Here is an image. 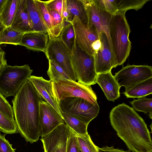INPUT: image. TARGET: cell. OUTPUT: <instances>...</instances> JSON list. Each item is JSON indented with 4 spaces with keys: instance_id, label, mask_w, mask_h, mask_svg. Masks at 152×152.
<instances>
[{
    "instance_id": "8fae6325",
    "label": "cell",
    "mask_w": 152,
    "mask_h": 152,
    "mask_svg": "<svg viewBox=\"0 0 152 152\" xmlns=\"http://www.w3.org/2000/svg\"><path fill=\"white\" fill-rule=\"evenodd\" d=\"M72 24L76 44L82 50L94 56L101 45L99 35L96 31L88 28L80 22Z\"/></svg>"
},
{
    "instance_id": "83f0119b",
    "label": "cell",
    "mask_w": 152,
    "mask_h": 152,
    "mask_svg": "<svg viewBox=\"0 0 152 152\" xmlns=\"http://www.w3.org/2000/svg\"><path fill=\"white\" fill-rule=\"evenodd\" d=\"M49 12L51 16L52 21L51 38H57L59 37L66 22L57 11H50Z\"/></svg>"
},
{
    "instance_id": "e0dca14e",
    "label": "cell",
    "mask_w": 152,
    "mask_h": 152,
    "mask_svg": "<svg viewBox=\"0 0 152 152\" xmlns=\"http://www.w3.org/2000/svg\"><path fill=\"white\" fill-rule=\"evenodd\" d=\"M96 82L101 87L108 100L114 102L120 97L121 87L111 71L97 74Z\"/></svg>"
},
{
    "instance_id": "ab89813d",
    "label": "cell",
    "mask_w": 152,
    "mask_h": 152,
    "mask_svg": "<svg viewBox=\"0 0 152 152\" xmlns=\"http://www.w3.org/2000/svg\"><path fill=\"white\" fill-rule=\"evenodd\" d=\"M5 52L1 48L0 45V67L1 68L7 64L5 58Z\"/></svg>"
},
{
    "instance_id": "7402d4cb",
    "label": "cell",
    "mask_w": 152,
    "mask_h": 152,
    "mask_svg": "<svg viewBox=\"0 0 152 152\" xmlns=\"http://www.w3.org/2000/svg\"><path fill=\"white\" fill-rule=\"evenodd\" d=\"M23 33L13 29L11 26L6 27L0 34V45L6 44L19 45Z\"/></svg>"
},
{
    "instance_id": "44dd1931",
    "label": "cell",
    "mask_w": 152,
    "mask_h": 152,
    "mask_svg": "<svg viewBox=\"0 0 152 152\" xmlns=\"http://www.w3.org/2000/svg\"><path fill=\"white\" fill-rule=\"evenodd\" d=\"M124 94L127 98H140L152 93V77L137 84Z\"/></svg>"
},
{
    "instance_id": "3957f363",
    "label": "cell",
    "mask_w": 152,
    "mask_h": 152,
    "mask_svg": "<svg viewBox=\"0 0 152 152\" xmlns=\"http://www.w3.org/2000/svg\"><path fill=\"white\" fill-rule=\"evenodd\" d=\"M125 13L117 12L112 15L110 23L109 35L115 67L125 62L131 49L129 39L130 29Z\"/></svg>"
},
{
    "instance_id": "d6986e66",
    "label": "cell",
    "mask_w": 152,
    "mask_h": 152,
    "mask_svg": "<svg viewBox=\"0 0 152 152\" xmlns=\"http://www.w3.org/2000/svg\"><path fill=\"white\" fill-rule=\"evenodd\" d=\"M68 11V23L79 22L88 28V18L83 0H66Z\"/></svg>"
},
{
    "instance_id": "4316f807",
    "label": "cell",
    "mask_w": 152,
    "mask_h": 152,
    "mask_svg": "<svg viewBox=\"0 0 152 152\" xmlns=\"http://www.w3.org/2000/svg\"><path fill=\"white\" fill-rule=\"evenodd\" d=\"M150 0H115L117 12H125L130 10H138Z\"/></svg>"
},
{
    "instance_id": "60d3db41",
    "label": "cell",
    "mask_w": 152,
    "mask_h": 152,
    "mask_svg": "<svg viewBox=\"0 0 152 152\" xmlns=\"http://www.w3.org/2000/svg\"><path fill=\"white\" fill-rule=\"evenodd\" d=\"M7 0H0V15L4 8Z\"/></svg>"
},
{
    "instance_id": "30bf717a",
    "label": "cell",
    "mask_w": 152,
    "mask_h": 152,
    "mask_svg": "<svg viewBox=\"0 0 152 152\" xmlns=\"http://www.w3.org/2000/svg\"><path fill=\"white\" fill-rule=\"evenodd\" d=\"M86 9L88 18V28L96 31L100 35L104 33L111 48L109 35L110 21L112 16L99 7L95 0H83Z\"/></svg>"
},
{
    "instance_id": "1f68e13d",
    "label": "cell",
    "mask_w": 152,
    "mask_h": 152,
    "mask_svg": "<svg viewBox=\"0 0 152 152\" xmlns=\"http://www.w3.org/2000/svg\"><path fill=\"white\" fill-rule=\"evenodd\" d=\"M0 131L6 134H13L18 132L15 121L10 119L0 112Z\"/></svg>"
},
{
    "instance_id": "5b68a950",
    "label": "cell",
    "mask_w": 152,
    "mask_h": 152,
    "mask_svg": "<svg viewBox=\"0 0 152 152\" xmlns=\"http://www.w3.org/2000/svg\"><path fill=\"white\" fill-rule=\"evenodd\" d=\"M71 53L73 68L78 82L90 86L96 84L97 74L94 56L82 50L76 43Z\"/></svg>"
},
{
    "instance_id": "836d02e7",
    "label": "cell",
    "mask_w": 152,
    "mask_h": 152,
    "mask_svg": "<svg viewBox=\"0 0 152 152\" xmlns=\"http://www.w3.org/2000/svg\"><path fill=\"white\" fill-rule=\"evenodd\" d=\"M96 5L112 15L117 12L115 0H95Z\"/></svg>"
},
{
    "instance_id": "7c38bea8",
    "label": "cell",
    "mask_w": 152,
    "mask_h": 152,
    "mask_svg": "<svg viewBox=\"0 0 152 152\" xmlns=\"http://www.w3.org/2000/svg\"><path fill=\"white\" fill-rule=\"evenodd\" d=\"M70 132V128L64 123L41 137L44 152H66Z\"/></svg>"
},
{
    "instance_id": "8992f818",
    "label": "cell",
    "mask_w": 152,
    "mask_h": 152,
    "mask_svg": "<svg viewBox=\"0 0 152 152\" xmlns=\"http://www.w3.org/2000/svg\"><path fill=\"white\" fill-rule=\"evenodd\" d=\"M54 96L57 102L70 97L83 99L90 103H97V98L91 86L71 80H60L52 82Z\"/></svg>"
},
{
    "instance_id": "d4e9b609",
    "label": "cell",
    "mask_w": 152,
    "mask_h": 152,
    "mask_svg": "<svg viewBox=\"0 0 152 152\" xmlns=\"http://www.w3.org/2000/svg\"><path fill=\"white\" fill-rule=\"evenodd\" d=\"M47 71L50 80L52 82L60 80H72L63 69L54 60H49Z\"/></svg>"
},
{
    "instance_id": "8d00e7d4",
    "label": "cell",
    "mask_w": 152,
    "mask_h": 152,
    "mask_svg": "<svg viewBox=\"0 0 152 152\" xmlns=\"http://www.w3.org/2000/svg\"><path fill=\"white\" fill-rule=\"evenodd\" d=\"M15 149L6 139L5 135L0 134V152H15Z\"/></svg>"
},
{
    "instance_id": "9a60e30c",
    "label": "cell",
    "mask_w": 152,
    "mask_h": 152,
    "mask_svg": "<svg viewBox=\"0 0 152 152\" xmlns=\"http://www.w3.org/2000/svg\"><path fill=\"white\" fill-rule=\"evenodd\" d=\"M28 79L42 99L52 106L63 118L58 102L53 93L52 82L42 77L31 76Z\"/></svg>"
},
{
    "instance_id": "2e32d148",
    "label": "cell",
    "mask_w": 152,
    "mask_h": 152,
    "mask_svg": "<svg viewBox=\"0 0 152 152\" xmlns=\"http://www.w3.org/2000/svg\"><path fill=\"white\" fill-rule=\"evenodd\" d=\"M49 40L47 32L31 31L23 33L19 45L31 50L44 53Z\"/></svg>"
},
{
    "instance_id": "484cf974",
    "label": "cell",
    "mask_w": 152,
    "mask_h": 152,
    "mask_svg": "<svg viewBox=\"0 0 152 152\" xmlns=\"http://www.w3.org/2000/svg\"><path fill=\"white\" fill-rule=\"evenodd\" d=\"M59 37L71 53L76 44L73 24L70 23L65 24Z\"/></svg>"
},
{
    "instance_id": "7bdbcfd3",
    "label": "cell",
    "mask_w": 152,
    "mask_h": 152,
    "mask_svg": "<svg viewBox=\"0 0 152 152\" xmlns=\"http://www.w3.org/2000/svg\"><path fill=\"white\" fill-rule=\"evenodd\" d=\"M80 152H82V151H81V150L80 149Z\"/></svg>"
},
{
    "instance_id": "74e56055",
    "label": "cell",
    "mask_w": 152,
    "mask_h": 152,
    "mask_svg": "<svg viewBox=\"0 0 152 152\" xmlns=\"http://www.w3.org/2000/svg\"><path fill=\"white\" fill-rule=\"evenodd\" d=\"M98 152H131L129 150L124 151L118 148H115L113 146H106L102 148H98Z\"/></svg>"
},
{
    "instance_id": "b9f144b4",
    "label": "cell",
    "mask_w": 152,
    "mask_h": 152,
    "mask_svg": "<svg viewBox=\"0 0 152 152\" xmlns=\"http://www.w3.org/2000/svg\"><path fill=\"white\" fill-rule=\"evenodd\" d=\"M6 27L2 22L0 19V34Z\"/></svg>"
},
{
    "instance_id": "f1b7e54d",
    "label": "cell",
    "mask_w": 152,
    "mask_h": 152,
    "mask_svg": "<svg viewBox=\"0 0 152 152\" xmlns=\"http://www.w3.org/2000/svg\"><path fill=\"white\" fill-rule=\"evenodd\" d=\"M134 110L142 112L145 114L149 113L150 118H152V99L147 98L145 97L134 99L130 102Z\"/></svg>"
},
{
    "instance_id": "52a82bcc",
    "label": "cell",
    "mask_w": 152,
    "mask_h": 152,
    "mask_svg": "<svg viewBox=\"0 0 152 152\" xmlns=\"http://www.w3.org/2000/svg\"><path fill=\"white\" fill-rule=\"evenodd\" d=\"M61 112L65 113L88 125L99 110L98 104H91L79 97H70L57 101Z\"/></svg>"
},
{
    "instance_id": "d6a6232c",
    "label": "cell",
    "mask_w": 152,
    "mask_h": 152,
    "mask_svg": "<svg viewBox=\"0 0 152 152\" xmlns=\"http://www.w3.org/2000/svg\"><path fill=\"white\" fill-rule=\"evenodd\" d=\"M0 112L12 121L14 115L12 108L6 98L0 92Z\"/></svg>"
},
{
    "instance_id": "4dcf8cb0",
    "label": "cell",
    "mask_w": 152,
    "mask_h": 152,
    "mask_svg": "<svg viewBox=\"0 0 152 152\" xmlns=\"http://www.w3.org/2000/svg\"><path fill=\"white\" fill-rule=\"evenodd\" d=\"M75 134L79 149L82 152H98V147L94 143L88 133L84 135Z\"/></svg>"
},
{
    "instance_id": "e575fe53",
    "label": "cell",
    "mask_w": 152,
    "mask_h": 152,
    "mask_svg": "<svg viewBox=\"0 0 152 152\" xmlns=\"http://www.w3.org/2000/svg\"><path fill=\"white\" fill-rule=\"evenodd\" d=\"M66 152H80L77 137L75 132L71 129Z\"/></svg>"
},
{
    "instance_id": "cb8c5ba5",
    "label": "cell",
    "mask_w": 152,
    "mask_h": 152,
    "mask_svg": "<svg viewBox=\"0 0 152 152\" xmlns=\"http://www.w3.org/2000/svg\"><path fill=\"white\" fill-rule=\"evenodd\" d=\"M66 124L76 134L84 135L88 134V125L70 115L61 112Z\"/></svg>"
},
{
    "instance_id": "9c48e42d",
    "label": "cell",
    "mask_w": 152,
    "mask_h": 152,
    "mask_svg": "<svg viewBox=\"0 0 152 152\" xmlns=\"http://www.w3.org/2000/svg\"><path fill=\"white\" fill-rule=\"evenodd\" d=\"M114 77L120 86L124 87L126 91L152 77V67L147 65H127L116 73Z\"/></svg>"
},
{
    "instance_id": "ee69618b",
    "label": "cell",
    "mask_w": 152,
    "mask_h": 152,
    "mask_svg": "<svg viewBox=\"0 0 152 152\" xmlns=\"http://www.w3.org/2000/svg\"><path fill=\"white\" fill-rule=\"evenodd\" d=\"M1 68L0 67V70L1 69Z\"/></svg>"
},
{
    "instance_id": "f546056e",
    "label": "cell",
    "mask_w": 152,
    "mask_h": 152,
    "mask_svg": "<svg viewBox=\"0 0 152 152\" xmlns=\"http://www.w3.org/2000/svg\"><path fill=\"white\" fill-rule=\"evenodd\" d=\"M42 20L48 31L49 39L51 38L52 31V21L51 16L44 2L39 0H34Z\"/></svg>"
},
{
    "instance_id": "ffe728a7",
    "label": "cell",
    "mask_w": 152,
    "mask_h": 152,
    "mask_svg": "<svg viewBox=\"0 0 152 152\" xmlns=\"http://www.w3.org/2000/svg\"><path fill=\"white\" fill-rule=\"evenodd\" d=\"M26 7L32 24L33 31L47 32L48 28L44 22L34 0H26Z\"/></svg>"
},
{
    "instance_id": "5bb4252c",
    "label": "cell",
    "mask_w": 152,
    "mask_h": 152,
    "mask_svg": "<svg viewBox=\"0 0 152 152\" xmlns=\"http://www.w3.org/2000/svg\"><path fill=\"white\" fill-rule=\"evenodd\" d=\"M64 123L63 118L52 106L43 100L40 102L39 126L41 137L48 134L60 125Z\"/></svg>"
},
{
    "instance_id": "277c9868",
    "label": "cell",
    "mask_w": 152,
    "mask_h": 152,
    "mask_svg": "<svg viewBox=\"0 0 152 152\" xmlns=\"http://www.w3.org/2000/svg\"><path fill=\"white\" fill-rule=\"evenodd\" d=\"M33 70L28 65L11 66L7 64L0 70V92L5 98L14 96L31 76Z\"/></svg>"
},
{
    "instance_id": "7a4b0ae2",
    "label": "cell",
    "mask_w": 152,
    "mask_h": 152,
    "mask_svg": "<svg viewBox=\"0 0 152 152\" xmlns=\"http://www.w3.org/2000/svg\"><path fill=\"white\" fill-rule=\"evenodd\" d=\"M43 100L28 79L12 100V109L18 132L27 142H37L40 136L39 111Z\"/></svg>"
},
{
    "instance_id": "ba28073f",
    "label": "cell",
    "mask_w": 152,
    "mask_h": 152,
    "mask_svg": "<svg viewBox=\"0 0 152 152\" xmlns=\"http://www.w3.org/2000/svg\"><path fill=\"white\" fill-rule=\"evenodd\" d=\"M44 53L48 60H55L71 79L76 81L77 79L73 68L71 52L59 37L49 39Z\"/></svg>"
},
{
    "instance_id": "d590c367",
    "label": "cell",
    "mask_w": 152,
    "mask_h": 152,
    "mask_svg": "<svg viewBox=\"0 0 152 152\" xmlns=\"http://www.w3.org/2000/svg\"><path fill=\"white\" fill-rule=\"evenodd\" d=\"M63 0H53L44 1L48 11H56L62 17V8Z\"/></svg>"
},
{
    "instance_id": "603a6c76",
    "label": "cell",
    "mask_w": 152,
    "mask_h": 152,
    "mask_svg": "<svg viewBox=\"0 0 152 152\" xmlns=\"http://www.w3.org/2000/svg\"><path fill=\"white\" fill-rule=\"evenodd\" d=\"M18 0H7L3 11L0 15V19L6 27L11 26L14 18Z\"/></svg>"
},
{
    "instance_id": "ac0fdd59",
    "label": "cell",
    "mask_w": 152,
    "mask_h": 152,
    "mask_svg": "<svg viewBox=\"0 0 152 152\" xmlns=\"http://www.w3.org/2000/svg\"><path fill=\"white\" fill-rule=\"evenodd\" d=\"M11 26L23 33L33 31L32 24L26 7V0H18L16 12Z\"/></svg>"
},
{
    "instance_id": "4fadbf2b",
    "label": "cell",
    "mask_w": 152,
    "mask_h": 152,
    "mask_svg": "<svg viewBox=\"0 0 152 152\" xmlns=\"http://www.w3.org/2000/svg\"><path fill=\"white\" fill-rule=\"evenodd\" d=\"M99 37L101 45L94 55L97 74L109 72L115 68L112 51L106 35L102 33Z\"/></svg>"
},
{
    "instance_id": "f35d334b",
    "label": "cell",
    "mask_w": 152,
    "mask_h": 152,
    "mask_svg": "<svg viewBox=\"0 0 152 152\" xmlns=\"http://www.w3.org/2000/svg\"><path fill=\"white\" fill-rule=\"evenodd\" d=\"M62 16L65 21L68 23L69 13L66 3V0H63Z\"/></svg>"
},
{
    "instance_id": "6da1fadb",
    "label": "cell",
    "mask_w": 152,
    "mask_h": 152,
    "mask_svg": "<svg viewBox=\"0 0 152 152\" xmlns=\"http://www.w3.org/2000/svg\"><path fill=\"white\" fill-rule=\"evenodd\" d=\"M118 136L132 152H152L150 132L142 118L124 103L115 106L109 115Z\"/></svg>"
}]
</instances>
